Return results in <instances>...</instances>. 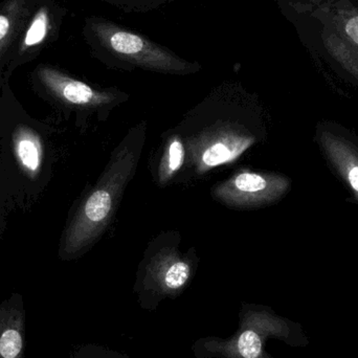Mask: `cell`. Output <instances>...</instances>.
Returning a JSON list of instances; mask_svg holds the SVG:
<instances>
[{"mask_svg": "<svg viewBox=\"0 0 358 358\" xmlns=\"http://www.w3.org/2000/svg\"><path fill=\"white\" fill-rule=\"evenodd\" d=\"M83 31L94 56L110 67L176 76L192 75L201 69L198 63L185 60L146 36L103 17L86 19Z\"/></svg>", "mask_w": 358, "mask_h": 358, "instance_id": "6da1fadb", "label": "cell"}, {"mask_svg": "<svg viewBox=\"0 0 358 358\" xmlns=\"http://www.w3.org/2000/svg\"><path fill=\"white\" fill-rule=\"evenodd\" d=\"M294 6L305 42L358 81L357 2L308 0Z\"/></svg>", "mask_w": 358, "mask_h": 358, "instance_id": "7a4b0ae2", "label": "cell"}, {"mask_svg": "<svg viewBox=\"0 0 358 358\" xmlns=\"http://www.w3.org/2000/svg\"><path fill=\"white\" fill-rule=\"evenodd\" d=\"M271 338L292 347L308 345L300 324L275 315L267 307L243 304L233 336L200 338L194 343L192 351L195 358H275L265 348Z\"/></svg>", "mask_w": 358, "mask_h": 358, "instance_id": "3957f363", "label": "cell"}, {"mask_svg": "<svg viewBox=\"0 0 358 358\" xmlns=\"http://www.w3.org/2000/svg\"><path fill=\"white\" fill-rule=\"evenodd\" d=\"M138 147H120L96 187L84 200L63 239L62 252L73 256L96 241L106 229L138 165Z\"/></svg>", "mask_w": 358, "mask_h": 358, "instance_id": "277c9868", "label": "cell"}, {"mask_svg": "<svg viewBox=\"0 0 358 358\" xmlns=\"http://www.w3.org/2000/svg\"><path fill=\"white\" fill-rule=\"evenodd\" d=\"M193 275V266L179 256L168 255L150 263L136 285L138 302L143 309L155 310L166 299L178 296Z\"/></svg>", "mask_w": 358, "mask_h": 358, "instance_id": "5b68a950", "label": "cell"}, {"mask_svg": "<svg viewBox=\"0 0 358 358\" xmlns=\"http://www.w3.org/2000/svg\"><path fill=\"white\" fill-rule=\"evenodd\" d=\"M289 187V178L280 174L245 171L220 183L214 196L231 208H260L279 200Z\"/></svg>", "mask_w": 358, "mask_h": 358, "instance_id": "8992f818", "label": "cell"}, {"mask_svg": "<svg viewBox=\"0 0 358 358\" xmlns=\"http://www.w3.org/2000/svg\"><path fill=\"white\" fill-rule=\"evenodd\" d=\"M38 80L46 92L64 104L82 108H98L117 102L122 96L113 90H99L50 65H40Z\"/></svg>", "mask_w": 358, "mask_h": 358, "instance_id": "52a82bcc", "label": "cell"}, {"mask_svg": "<svg viewBox=\"0 0 358 358\" xmlns=\"http://www.w3.org/2000/svg\"><path fill=\"white\" fill-rule=\"evenodd\" d=\"M64 12L57 0H36L33 13L15 48V58L27 59L41 52L58 34Z\"/></svg>", "mask_w": 358, "mask_h": 358, "instance_id": "ba28073f", "label": "cell"}, {"mask_svg": "<svg viewBox=\"0 0 358 358\" xmlns=\"http://www.w3.org/2000/svg\"><path fill=\"white\" fill-rule=\"evenodd\" d=\"M254 142L252 136L237 130H218L210 136L198 152V171L202 173L217 166L235 161Z\"/></svg>", "mask_w": 358, "mask_h": 358, "instance_id": "9c48e42d", "label": "cell"}, {"mask_svg": "<svg viewBox=\"0 0 358 358\" xmlns=\"http://www.w3.org/2000/svg\"><path fill=\"white\" fill-rule=\"evenodd\" d=\"M317 141L327 161L358 201V149L338 134L320 130Z\"/></svg>", "mask_w": 358, "mask_h": 358, "instance_id": "30bf717a", "label": "cell"}, {"mask_svg": "<svg viewBox=\"0 0 358 358\" xmlns=\"http://www.w3.org/2000/svg\"><path fill=\"white\" fill-rule=\"evenodd\" d=\"M36 0H3L0 4V61L14 52Z\"/></svg>", "mask_w": 358, "mask_h": 358, "instance_id": "8fae6325", "label": "cell"}, {"mask_svg": "<svg viewBox=\"0 0 358 358\" xmlns=\"http://www.w3.org/2000/svg\"><path fill=\"white\" fill-rule=\"evenodd\" d=\"M12 143L17 165L27 178L35 180L43 165L44 148L41 136L33 128L19 125L13 132Z\"/></svg>", "mask_w": 358, "mask_h": 358, "instance_id": "7c38bea8", "label": "cell"}, {"mask_svg": "<svg viewBox=\"0 0 358 358\" xmlns=\"http://www.w3.org/2000/svg\"><path fill=\"white\" fill-rule=\"evenodd\" d=\"M185 146L180 138L174 136L168 143L167 149L159 167V176L162 185H165L180 169L181 166L185 163Z\"/></svg>", "mask_w": 358, "mask_h": 358, "instance_id": "4fadbf2b", "label": "cell"}, {"mask_svg": "<svg viewBox=\"0 0 358 358\" xmlns=\"http://www.w3.org/2000/svg\"><path fill=\"white\" fill-rule=\"evenodd\" d=\"M126 13H146L162 8L176 0H101Z\"/></svg>", "mask_w": 358, "mask_h": 358, "instance_id": "5bb4252c", "label": "cell"}, {"mask_svg": "<svg viewBox=\"0 0 358 358\" xmlns=\"http://www.w3.org/2000/svg\"><path fill=\"white\" fill-rule=\"evenodd\" d=\"M22 348V338L16 330H6L0 338V355L3 358H15Z\"/></svg>", "mask_w": 358, "mask_h": 358, "instance_id": "9a60e30c", "label": "cell"}, {"mask_svg": "<svg viewBox=\"0 0 358 358\" xmlns=\"http://www.w3.org/2000/svg\"><path fill=\"white\" fill-rule=\"evenodd\" d=\"M351 1L357 2V3H358V0H351Z\"/></svg>", "mask_w": 358, "mask_h": 358, "instance_id": "2e32d148", "label": "cell"}]
</instances>
